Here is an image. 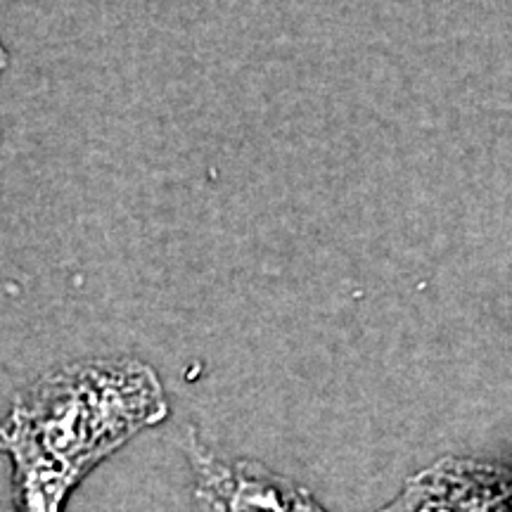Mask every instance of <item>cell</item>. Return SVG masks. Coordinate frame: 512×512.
Masks as SVG:
<instances>
[{
    "label": "cell",
    "mask_w": 512,
    "mask_h": 512,
    "mask_svg": "<svg viewBox=\"0 0 512 512\" xmlns=\"http://www.w3.org/2000/svg\"><path fill=\"white\" fill-rule=\"evenodd\" d=\"M166 415L162 382L136 358H93L41 377L3 422L15 510L62 512L95 465Z\"/></svg>",
    "instance_id": "1"
},
{
    "label": "cell",
    "mask_w": 512,
    "mask_h": 512,
    "mask_svg": "<svg viewBox=\"0 0 512 512\" xmlns=\"http://www.w3.org/2000/svg\"><path fill=\"white\" fill-rule=\"evenodd\" d=\"M185 453L200 512H328L306 486L256 460L219 456L195 432Z\"/></svg>",
    "instance_id": "2"
},
{
    "label": "cell",
    "mask_w": 512,
    "mask_h": 512,
    "mask_svg": "<svg viewBox=\"0 0 512 512\" xmlns=\"http://www.w3.org/2000/svg\"><path fill=\"white\" fill-rule=\"evenodd\" d=\"M377 512H512V467L477 458H439Z\"/></svg>",
    "instance_id": "3"
}]
</instances>
